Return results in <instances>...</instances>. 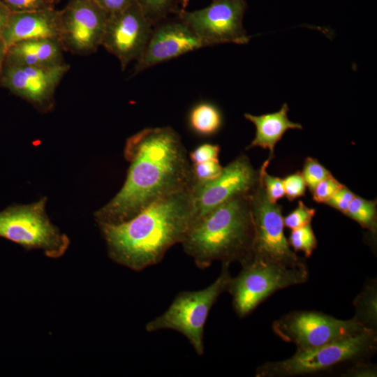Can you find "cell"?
Segmentation results:
<instances>
[{"label": "cell", "instance_id": "4316f807", "mask_svg": "<svg viewBox=\"0 0 377 377\" xmlns=\"http://www.w3.org/2000/svg\"><path fill=\"white\" fill-rule=\"evenodd\" d=\"M315 214V209L308 207L302 200H299L297 207L283 217L284 227L294 230L309 224Z\"/></svg>", "mask_w": 377, "mask_h": 377}, {"label": "cell", "instance_id": "4fadbf2b", "mask_svg": "<svg viewBox=\"0 0 377 377\" xmlns=\"http://www.w3.org/2000/svg\"><path fill=\"white\" fill-rule=\"evenodd\" d=\"M152 30L136 2L108 15L101 46L118 59L124 71L131 61L139 59Z\"/></svg>", "mask_w": 377, "mask_h": 377}, {"label": "cell", "instance_id": "836d02e7", "mask_svg": "<svg viewBox=\"0 0 377 377\" xmlns=\"http://www.w3.org/2000/svg\"><path fill=\"white\" fill-rule=\"evenodd\" d=\"M345 374L346 376H376V368L372 365L358 361Z\"/></svg>", "mask_w": 377, "mask_h": 377}, {"label": "cell", "instance_id": "8d00e7d4", "mask_svg": "<svg viewBox=\"0 0 377 377\" xmlns=\"http://www.w3.org/2000/svg\"><path fill=\"white\" fill-rule=\"evenodd\" d=\"M188 2H189V0H182V11L185 10V8L188 4Z\"/></svg>", "mask_w": 377, "mask_h": 377}, {"label": "cell", "instance_id": "5bb4252c", "mask_svg": "<svg viewBox=\"0 0 377 377\" xmlns=\"http://www.w3.org/2000/svg\"><path fill=\"white\" fill-rule=\"evenodd\" d=\"M63 63L50 66H31L5 63L1 81L13 94L41 110L52 106L55 90L68 71Z\"/></svg>", "mask_w": 377, "mask_h": 377}, {"label": "cell", "instance_id": "2e32d148", "mask_svg": "<svg viewBox=\"0 0 377 377\" xmlns=\"http://www.w3.org/2000/svg\"><path fill=\"white\" fill-rule=\"evenodd\" d=\"M59 10L12 13L0 34V40L8 50L12 45L26 40L50 38L59 40Z\"/></svg>", "mask_w": 377, "mask_h": 377}, {"label": "cell", "instance_id": "d6a6232c", "mask_svg": "<svg viewBox=\"0 0 377 377\" xmlns=\"http://www.w3.org/2000/svg\"><path fill=\"white\" fill-rule=\"evenodd\" d=\"M107 13L123 10L136 3V0H92Z\"/></svg>", "mask_w": 377, "mask_h": 377}, {"label": "cell", "instance_id": "603a6c76", "mask_svg": "<svg viewBox=\"0 0 377 377\" xmlns=\"http://www.w3.org/2000/svg\"><path fill=\"white\" fill-rule=\"evenodd\" d=\"M288 242L295 252L303 251L306 258L312 255L318 245L311 223L292 230Z\"/></svg>", "mask_w": 377, "mask_h": 377}, {"label": "cell", "instance_id": "ba28073f", "mask_svg": "<svg viewBox=\"0 0 377 377\" xmlns=\"http://www.w3.org/2000/svg\"><path fill=\"white\" fill-rule=\"evenodd\" d=\"M259 171L258 182L251 194L253 258L288 266L303 265L304 263L291 249L285 237L282 207L267 198Z\"/></svg>", "mask_w": 377, "mask_h": 377}, {"label": "cell", "instance_id": "5b68a950", "mask_svg": "<svg viewBox=\"0 0 377 377\" xmlns=\"http://www.w3.org/2000/svg\"><path fill=\"white\" fill-rule=\"evenodd\" d=\"M229 267L230 264L222 263L219 276L203 289L179 292L164 313L146 324V331H177L187 339L198 355H202L205 325L212 307L227 290L232 277Z\"/></svg>", "mask_w": 377, "mask_h": 377}, {"label": "cell", "instance_id": "3957f363", "mask_svg": "<svg viewBox=\"0 0 377 377\" xmlns=\"http://www.w3.org/2000/svg\"><path fill=\"white\" fill-rule=\"evenodd\" d=\"M251 194L236 196L193 222L181 244L199 269L214 261L242 265L253 258Z\"/></svg>", "mask_w": 377, "mask_h": 377}, {"label": "cell", "instance_id": "277c9868", "mask_svg": "<svg viewBox=\"0 0 377 377\" xmlns=\"http://www.w3.org/2000/svg\"><path fill=\"white\" fill-rule=\"evenodd\" d=\"M376 330L359 334L318 347L297 350L291 357L266 362L256 369L258 377H286L314 374L333 369L343 363L358 362L375 353Z\"/></svg>", "mask_w": 377, "mask_h": 377}, {"label": "cell", "instance_id": "f1b7e54d", "mask_svg": "<svg viewBox=\"0 0 377 377\" xmlns=\"http://www.w3.org/2000/svg\"><path fill=\"white\" fill-rule=\"evenodd\" d=\"M343 185L332 175L319 182L311 191L314 201L326 203Z\"/></svg>", "mask_w": 377, "mask_h": 377}, {"label": "cell", "instance_id": "d6986e66", "mask_svg": "<svg viewBox=\"0 0 377 377\" xmlns=\"http://www.w3.org/2000/svg\"><path fill=\"white\" fill-rule=\"evenodd\" d=\"M189 124L193 131L207 136L216 133L222 124L219 110L213 104L204 102L195 105L189 114Z\"/></svg>", "mask_w": 377, "mask_h": 377}, {"label": "cell", "instance_id": "e0dca14e", "mask_svg": "<svg viewBox=\"0 0 377 377\" xmlns=\"http://www.w3.org/2000/svg\"><path fill=\"white\" fill-rule=\"evenodd\" d=\"M63 48L58 40L38 38L22 40L10 46L6 62L31 66H50L64 63Z\"/></svg>", "mask_w": 377, "mask_h": 377}, {"label": "cell", "instance_id": "9a60e30c", "mask_svg": "<svg viewBox=\"0 0 377 377\" xmlns=\"http://www.w3.org/2000/svg\"><path fill=\"white\" fill-rule=\"evenodd\" d=\"M207 47L182 20L159 23L135 66V74L189 52Z\"/></svg>", "mask_w": 377, "mask_h": 377}, {"label": "cell", "instance_id": "d4e9b609", "mask_svg": "<svg viewBox=\"0 0 377 377\" xmlns=\"http://www.w3.org/2000/svg\"><path fill=\"white\" fill-rule=\"evenodd\" d=\"M13 13L55 9V0H0Z\"/></svg>", "mask_w": 377, "mask_h": 377}, {"label": "cell", "instance_id": "74e56055", "mask_svg": "<svg viewBox=\"0 0 377 377\" xmlns=\"http://www.w3.org/2000/svg\"><path fill=\"white\" fill-rule=\"evenodd\" d=\"M59 0H55L56 3H57Z\"/></svg>", "mask_w": 377, "mask_h": 377}, {"label": "cell", "instance_id": "4dcf8cb0", "mask_svg": "<svg viewBox=\"0 0 377 377\" xmlns=\"http://www.w3.org/2000/svg\"><path fill=\"white\" fill-rule=\"evenodd\" d=\"M219 152L220 147L218 145L205 143L191 151L189 158L193 163L219 160Z\"/></svg>", "mask_w": 377, "mask_h": 377}, {"label": "cell", "instance_id": "484cf974", "mask_svg": "<svg viewBox=\"0 0 377 377\" xmlns=\"http://www.w3.org/2000/svg\"><path fill=\"white\" fill-rule=\"evenodd\" d=\"M272 160L269 158L263 163L260 170L266 195L274 202L285 195L282 179L272 176L267 172V168Z\"/></svg>", "mask_w": 377, "mask_h": 377}, {"label": "cell", "instance_id": "30bf717a", "mask_svg": "<svg viewBox=\"0 0 377 377\" xmlns=\"http://www.w3.org/2000/svg\"><path fill=\"white\" fill-rule=\"evenodd\" d=\"M245 0H213L207 7L181 11L177 17L206 45L232 43L246 44L249 36L243 27Z\"/></svg>", "mask_w": 377, "mask_h": 377}, {"label": "cell", "instance_id": "e575fe53", "mask_svg": "<svg viewBox=\"0 0 377 377\" xmlns=\"http://www.w3.org/2000/svg\"><path fill=\"white\" fill-rule=\"evenodd\" d=\"M12 13L0 1V34L8 22Z\"/></svg>", "mask_w": 377, "mask_h": 377}, {"label": "cell", "instance_id": "f546056e", "mask_svg": "<svg viewBox=\"0 0 377 377\" xmlns=\"http://www.w3.org/2000/svg\"><path fill=\"white\" fill-rule=\"evenodd\" d=\"M283 182L285 195L289 201L304 195L306 186L301 172L289 175L283 179Z\"/></svg>", "mask_w": 377, "mask_h": 377}, {"label": "cell", "instance_id": "83f0119b", "mask_svg": "<svg viewBox=\"0 0 377 377\" xmlns=\"http://www.w3.org/2000/svg\"><path fill=\"white\" fill-rule=\"evenodd\" d=\"M192 172L195 182H204L218 177L223 169L219 160L193 163Z\"/></svg>", "mask_w": 377, "mask_h": 377}, {"label": "cell", "instance_id": "1f68e13d", "mask_svg": "<svg viewBox=\"0 0 377 377\" xmlns=\"http://www.w3.org/2000/svg\"><path fill=\"white\" fill-rule=\"evenodd\" d=\"M355 195L354 193L343 185L325 204L344 214Z\"/></svg>", "mask_w": 377, "mask_h": 377}, {"label": "cell", "instance_id": "cb8c5ba5", "mask_svg": "<svg viewBox=\"0 0 377 377\" xmlns=\"http://www.w3.org/2000/svg\"><path fill=\"white\" fill-rule=\"evenodd\" d=\"M301 173L310 191L319 182L332 175L317 159L312 157L306 158Z\"/></svg>", "mask_w": 377, "mask_h": 377}, {"label": "cell", "instance_id": "8fae6325", "mask_svg": "<svg viewBox=\"0 0 377 377\" xmlns=\"http://www.w3.org/2000/svg\"><path fill=\"white\" fill-rule=\"evenodd\" d=\"M259 176V170L253 168L246 155L241 154L223 168L214 179L193 181L191 189L193 221L236 196L251 193Z\"/></svg>", "mask_w": 377, "mask_h": 377}, {"label": "cell", "instance_id": "9c48e42d", "mask_svg": "<svg viewBox=\"0 0 377 377\" xmlns=\"http://www.w3.org/2000/svg\"><path fill=\"white\" fill-rule=\"evenodd\" d=\"M272 330L283 341L294 343L297 350H306L370 329L354 317L341 320L320 312L300 311L290 312L275 320Z\"/></svg>", "mask_w": 377, "mask_h": 377}, {"label": "cell", "instance_id": "7a4b0ae2", "mask_svg": "<svg viewBox=\"0 0 377 377\" xmlns=\"http://www.w3.org/2000/svg\"><path fill=\"white\" fill-rule=\"evenodd\" d=\"M191 186L154 202L125 222L99 224L110 258L135 272L161 262L172 246L181 244L193 221Z\"/></svg>", "mask_w": 377, "mask_h": 377}, {"label": "cell", "instance_id": "44dd1931", "mask_svg": "<svg viewBox=\"0 0 377 377\" xmlns=\"http://www.w3.org/2000/svg\"><path fill=\"white\" fill-rule=\"evenodd\" d=\"M344 214L355 221L362 228L376 233L377 228L376 200H369L355 195Z\"/></svg>", "mask_w": 377, "mask_h": 377}, {"label": "cell", "instance_id": "52a82bcc", "mask_svg": "<svg viewBox=\"0 0 377 377\" xmlns=\"http://www.w3.org/2000/svg\"><path fill=\"white\" fill-rule=\"evenodd\" d=\"M46 198L29 205H14L0 212V237L27 251L38 249L50 258H59L70 241L49 219Z\"/></svg>", "mask_w": 377, "mask_h": 377}, {"label": "cell", "instance_id": "6da1fadb", "mask_svg": "<svg viewBox=\"0 0 377 377\" xmlns=\"http://www.w3.org/2000/svg\"><path fill=\"white\" fill-rule=\"evenodd\" d=\"M124 154L130 163L126 180L114 197L95 212L98 225L125 222L193 183L181 137L170 126L147 128L129 137Z\"/></svg>", "mask_w": 377, "mask_h": 377}, {"label": "cell", "instance_id": "7c38bea8", "mask_svg": "<svg viewBox=\"0 0 377 377\" xmlns=\"http://www.w3.org/2000/svg\"><path fill=\"white\" fill-rule=\"evenodd\" d=\"M108 15L92 0H70L59 10L63 50L80 55L95 52L101 46Z\"/></svg>", "mask_w": 377, "mask_h": 377}, {"label": "cell", "instance_id": "7402d4cb", "mask_svg": "<svg viewBox=\"0 0 377 377\" xmlns=\"http://www.w3.org/2000/svg\"><path fill=\"white\" fill-rule=\"evenodd\" d=\"M142 13L153 27L169 15L182 11V0H136Z\"/></svg>", "mask_w": 377, "mask_h": 377}, {"label": "cell", "instance_id": "ac0fdd59", "mask_svg": "<svg viewBox=\"0 0 377 377\" xmlns=\"http://www.w3.org/2000/svg\"><path fill=\"white\" fill-rule=\"evenodd\" d=\"M288 106L283 103L281 109L275 112L259 116L244 114V117L252 122L256 127V135L248 149L260 147L269 149V158L274 156V149L277 142L289 129H302V126L289 120Z\"/></svg>", "mask_w": 377, "mask_h": 377}, {"label": "cell", "instance_id": "ffe728a7", "mask_svg": "<svg viewBox=\"0 0 377 377\" xmlns=\"http://www.w3.org/2000/svg\"><path fill=\"white\" fill-rule=\"evenodd\" d=\"M377 289L374 281L369 282L354 301V318L366 328L376 330L377 323Z\"/></svg>", "mask_w": 377, "mask_h": 377}, {"label": "cell", "instance_id": "d590c367", "mask_svg": "<svg viewBox=\"0 0 377 377\" xmlns=\"http://www.w3.org/2000/svg\"><path fill=\"white\" fill-rule=\"evenodd\" d=\"M7 49L0 40V78H1L4 65L6 63Z\"/></svg>", "mask_w": 377, "mask_h": 377}, {"label": "cell", "instance_id": "8992f818", "mask_svg": "<svg viewBox=\"0 0 377 377\" xmlns=\"http://www.w3.org/2000/svg\"><path fill=\"white\" fill-rule=\"evenodd\" d=\"M308 278L305 263L288 266L252 258L242 265L236 276L231 277L226 291L232 296L234 310L242 318L276 291L304 283Z\"/></svg>", "mask_w": 377, "mask_h": 377}]
</instances>
